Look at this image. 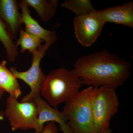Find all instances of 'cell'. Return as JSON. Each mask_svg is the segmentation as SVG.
I'll use <instances>...</instances> for the list:
<instances>
[{
    "label": "cell",
    "instance_id": "cell-4",
    "mask_svg": "<svg viewBox=\"0 0 133 133\" xmlns=\"http://www.w3.org/2000/svg\"><path fill=\"white\" fill-rule=\"evenodd\" d=\"M119 107L115 90L104 86L96 88L91 104L94 133H103L109 128Z\"/></svg>",
    "mask_w": 133,
    "mask_h": 133
},
{
    "label": "cell",
    "instance_id": "cell-15",
    "mask_svg": "<svg viewBox=\"0 0 133 133\" xmlns=\"http://www.w3.org/2000/svg\"><path fill=\"white\" fill-rule=\"evenodd\" d=\"M20 37L15 44L16 47L20 45L21 52L22 53L26 50L29 53H32L42 45L44 42L41 38L27 32L24 30L21 29L19 32Z\"/></svg>",
    "mask_w": 133,
    "mask_h": 133
},
{
    "label": "cell",
    "instance_id": "cell-18",
    "mask_svg": "<svg viewBox=\"0 0 133 133\" xmlns=\"http://www.w3.org/2000/svg\"><path fill=\"white\" fill-rule=\"evenodd\" d=\"M4 91L1 88H0V99L2 97L3 94H4Z\"/></svg>",
    "mask_w": 133,
    "mask_h": 133
},
{
    "label": "cell",
    "instance_id": "cell-11",
    "mask_svg": "<svg viewBox=\"0 0 133 133\" xmlns=\"http://www.w3.org/2000/svg\"><path fill=\"white\" fill-rule=\"evenodd\" d=\"M22 10V21L25 25V31L41 38L45 43L52 44L56 41L55 31L48 30L42 28L38 22L31 15L28 6L22 0L19 3Z\"/></svg>",
    "mask_w": 133,
    "mask_h": 133
},
{
    "label": "cell",
    "instance_id": "cell-17",
    "mask_svg": "<svg viewBox=\"0 0 133 133\" xmlns=\"http://www.w3.org/2000/svg\"><path fill=\"white\" fill-rule=\"evenodd\" d=\"M58 129L55 122H48L41 133H58Z\"/></svg>",
    "mask_w": 133,
    "mask_h": 133
},
{
    "label": "cell",
    "instance_id": "cell-10",
    "mask_svg": "<svg viewBox=\"0 0 133 133\" xmlns=\"http://www.w3.org/2000/svg\"><path fill=\"white\" fill-rule=\"evenodd\" d=\"M19 3L16 0L0 1V18L5 22L7 30L12 39L17 37L23 24Z\"/></svg>",
    "mask_w": 133,
    "mask_h": 133
},
{
    "label": "cell",
    "instance_id": "cell-14",
    "mask_svg": "<svg viewBox=\"0 0 133 133\" xmlns=\"http://www.w3.org/2000/svg\"><path fill=\"white\" fill-rule=\"evenodd\" d=\"M0 41L2 43L6 50L8 59L15 62L19 55L17 47L13 41V39L7 30L6 24L0 18Z\"/></svg>",
    "mask_w": 133,
    "mask_h": 133
},
{
    "label": "cell",
    "instance_id": "cell-6",
    "mask_svg": "<svg viewBox=\"0 0 133 133\" xmlns=\"http://www.w3.org/2000/svg\"><path fill=\"white\" fill-rule=\"evenodd\" d=\"M51 45L49 43H45L31 53L33 57L31 66L26 71H19L16 67L10 68V70L15 77L24 81L30 88V92L23 97L21 102L33 101L41 96V90L46 78L41 69V62Z\"/></svg>",
    "mask_w": 133,
    "mask_h": 133
},
{
    "label": "cell",
    "instance_id": "cell-16",
    "mask_svg": "<svg viewBox=\"0 0 133 133\" xmlns=\"http://www.w3.org/2000/svg\"><path fill=\"white\" fill-rule=\"evenodd\" d=\"M61 6L74 12L76 16L89 14L95 10L90 0H66Z\"/></svg>",
    "mask_w": 133,
    "mask_h": 133
},
{
    "label": "cell",
    "instance_id": "cell-7",
    "mask_svg": "<svg viewBox=\"0 0 133 133\" xmlns=\"http://www.w3.org/2000/svg\"><path fill=\"white\" fill-rule=\"evenodd\" d=\"M73 24L76 39L83 46L88 47L97 41L105 23L89 14L76 16Z\"/></svg>",
    "mask_w": 133,
    "mask_h": 133
},
{
    "label": "cell",
    "instance_id": "cell-13",
    "mask_svg": "<svg viewBox=\"0 0 133 133\" xmlns=\"http://www.w3.org/2000/svg\"><path fill=\"white\" fill-rule=\"evenodd\" d=\"M28 6L34 9L41 20L49 21L55 16L58 2L57 0H22Z\"/></svg>",
    "mask_w": 133,
    "mask_h": 133
},
{
    "label": "cell",
    "instance_id": "cell-3",
    "mask_svg": "<svg viewBox=\"0 0 133 133\" xmlns=\"http://www.w3.org/2000/svg\"><path fill=\"white\" fill-rule=\"evenodd\" d=\"M96 88L83 89L65 104L62 112L72 133H94L91 104Z\"/></svg>",
    "mask_w": 133,
    "mask_h": 133
},
{
    "label": "cell",
    "instance_id": "cell-12",
    "mask_svg": "<svg viewBox=\"0 0 133 133\" xmlns=\"http://www.w3.org/2000/svg\"><path fill=\"white\" fill-rule=\"evenodd\" d=\"M6 61L0 63V88L8 93L9 96L18 99L22 94L21 87L12 72L6 66Z\"/></svg>",
    "mask_w": 133,
    "mask_h": 133
},
{
    "label": "cell",
    "instance_id": "cell-8",
    "mask_svg": "<svg viewBox=\"0 0 133 133\" xmlns=\"http://www.w3.org/2000/svg\"><path fill=\"white\" fill-rule=\"evenodd\" d=\"M90 14L101 21L113 23L133 28V2L96 10Z\"/></svg>",
    "mask_w": 133,
    "mask_h": 133
},
{
    "label": "cell",
    "instance_id": "cell-9",
    "mask_svg": "<svg viewBox=\"0 0 133 133\" xmlns=\"http://www.w3.org/2000/svg\"><path fill=\"white\" fill-rule=\"evenodd\" d=\"M37 106L38 116L37 125L38 133H41L44 128V124L47 122H56L59 124L63 133H72L67 124V120L62 111L57 107H53L48 102L40 97L34 100Z\"/></svg>",
    "mask_w": 133,
    "mask_h": 133
},
{
    "label": "cell",
    "instance_id": "cell-19",
    "mask_svg": "<svg viewBox=\"0 0 133 133\" xmlns=\"http://www.w3.org/2000/svg\"><path fill=\"white\" fill-rule=\"evenodd\" d=\"M112 129L111 128H109L107 130H106L105 132L103 133H112Z\"/></svg>",
    "mask_w": 133,
    "mask_h": 133
},
{
    "label": "cell",
    "instance_id": "cell-5",
    "mask_svg": "<svg viewBox=\"0 0 133 133\" xmlns=\"http://www.w3.org/2000/svg\"><path fill=\"white\" fill-rule=\"evenodd\" d=\"M5 115L12 131L32 129L35 130V133H38V109L34 101L18 102L17 99L9 95L6 102Z\"/></svg>",
    "mask_w": 133,
    "mask_h": 133
},
{
    "label": "cell",
    "instance_id": "cell-1",
    "mask_svg": "<svg viewBox=\"0 0 133 133\" xmlns=\"http://www.w3.org/2000/svg\"><path fill=\"white\" fill-rule=\"evenodd\" d=\"M131 66V63L126 59L103 50L80 57L71 70L80 78L83 84L116 90L129 78Z\"/></svg>",
    "mask_w": 133,
    "mask_h": 133
},
{
    "label": "cell",
    "instance_id": "cell-2",
    "mask_svg": "<svg viewBox=\"0 0 133 133\" xmlns=\"http://www.w3.org/2000/svg\"><path fill=\"white\" fill-rule=\"evenodd\" d=\"M81 79L71 70L65 68L51 71L41 91V95L53 107L69 102L79 92Z\"/></svg>",
    "mask_w": 133,
    "mask_h": 133
}]
</instances>
